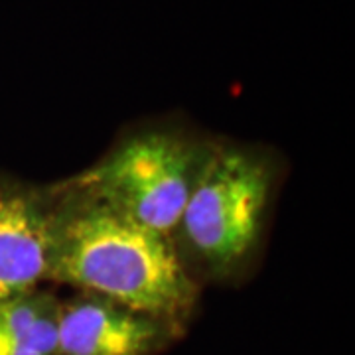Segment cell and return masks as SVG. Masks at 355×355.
Listing matches in <instances>:
<instances>
[{
	"label": "cell",
	"instance_id": "6da1fadb",
	"mask_svg": "<svg viewBox=\"0 0 355 355\" xmlns=\"http://www.w3.org/2000/svg\"><path fill=\"white\" fill-rule=\"evenodd\" d=\"M46 280L184 326L196 316L202 294L168 235L114 209L77 174L50 184Z\"/></svg>",
	"mask_w": 355,
	"mask_h": 355
},
{
	"label": "cell",
	"instance_id": "7a4b0ae2",
	"mask_svg": "<svg viewBox=\"0 0 355 355\" xmlns=\"http://www.w3.org/2000/svg\"><path fill=\"white\" fill-rule=\"evenodd\" d=\"M284 178V158L265 144L221 139L170 239L200 286H235L263 257Z\"/></svg>",
	"mask_w": 355,
	"mask_h": 355
},
{
	"label": "cell",
	"instance_id": "3957f363",
	"mask_svg": "<svg viewBox=\"0 0 355 355\" xmlns=\"http://www.w3.org/2000/svg\"><path fill=\"white\" fill-rule=\"evenodd\" d=\"M219 142L174 116L144 121L77 176L121 214L170 237Z\"/></svg>",
	"mask_w": 355,
	"mask_h": 355
},
{
	"label": "cell",
	"instance_id": "277c9868",
	"mask_svg": "<svg viewBox=\"0 0 355 355\" xmlns=\"http://www.w3.org/2000/svg\"><path fill=\"white\" fill-rule=\"evenodd\" d=\"M186 334L170 318L79 291L60 300L55 355H162Z\"/></svg>",
	"mask_w": 355,
	"mask_h": 355
},
{
	"label": "cell",
	"instance_id": "5b68a950",
	"mask_svg": "<svg viewBox=\"0 0 355 355\" xmlns=\"http://www.w3.org/2000/svg\"><path fill=\"white\" fill-rule=\"evenodd\" d=\"M50 184L0 174V300L46 280Z\"/></svg>",
	"mask_w": 355,
	"mask_h": 355
},
{
	"label": "cell",
	"instance_id": "8992f818",
	"mask_svg": "<svg viewBox=\"0 0 355 355\" xmlns=\"http://www.w3.org/2000/svg\"><path fill=\"white\" fill-rule=\"evenodd\" d=\"M60 300L42 286L0 300V355H55Z\"/></svg>",
	"mask_w": 355,
	"mask_h": 355
}]
</instances>
